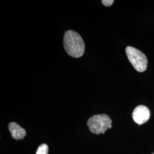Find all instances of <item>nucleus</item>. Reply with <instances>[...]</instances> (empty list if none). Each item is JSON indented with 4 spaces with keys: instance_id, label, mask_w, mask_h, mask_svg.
<instances>
[{
    "instance_id": "f257e3e1",
    "label": "nucleus",
    "mask_w": 154,
    "mask_h": 154,
    "mask_svg": "<svg viewBox=\"0 0 154 154\" xmlns=\"http://www.w3.org/2000/svg\"><path fill=\"white\" fill-rule=\"evenodd\" d=\"M63 46L66 53L72 57L80 58L84 54L85 42L80 34L75 31L66 32L63 37Z\"/></svg>"
},
{
    "instance_id": "f03ea898",
    "label": "nucleus",
    "mask_w": 154,
    "mask_h": 154,
    "mask_svg": "<svg viewBox=\"0 0 154 154\" xmlns=\"http://www.w3.org/2000/svg\"><path fill=\"white\" fill-rule=\"evenodd\" d=\"M112 121L106 114H99L91 116L88 122L90 131L95 134H104L107 129L112 127Z\"/></svg>"
},
{
    "instance_id": "7ed1b4c3",
    "label": "nucleus",
    "mask_w": 154,
    "mask_h": 154,
    "mask_svg": "<svg viewBox=\"0 0 154 154\" xmlns=\"http://www.w3.org/2000/svg\"><path fill=\"white\" fill-rule=\"evenodd\" d=\"M126 53L128 60L137 72H143L147 69V59L142 51L131 46H127Z\"/></svg>"
},
{
    "instance_id": "20e7f679",
    "label": "nucleus",
    "mask_w": 154,
    "mask_h": 154,
    "mask_svg": "<svg viewBox=\"0 0 154 154\" xmlns=\"http://www.w3.org/2000/svg\"><path fill=\"white\" fill-rule=\"evenodd\" d=\"M150 112L149 109L143 105L137 106L132 112V118L135 123L141 125L149 119Z\"/></svg>"
},
{
    "instance_id": "39448f33",
    "label": "nucleus",
    "mask_w": 154,
    "mask_h": 154,
    "mask_svg": "<svg viewBox=\"0 0 154 154\" xmlns=\"http://www.w3.org/2000/svg\"><path fill=\"white\" fill-rule=\"evenodd\" d=\"M8 128L12 138L16 140L22 139L26 135V130L15 122L10 123Z\"/></svg>"
},
{
    "instance_id": "423d86ee",
    "label": "nucleus",
    "mask_w": 154,
    "mask_h": 154,
    "mask_svg": "<svg viewBox=\"0 0 154 154\" xmlns=\"http://www.w3.org/2000/svg\"><path fill=\"white\" fill-rule=\"evenodd\" d=\"M49 147L47 144H42L38 147L35 154H48Z\"/></svg>"
},
{
    "instance_id": "0eeeda50",
    "label": "nucleus",
    "mask_w": 154,
    "mask_h": 154,
    "mask_svg": "<svg viewBox=\"0 0 154 154\" xmlns=\"http://www.w3.org/2000/svg\"><path fill=\"white\" fill-rule=\"evenodd\" d=\"M114 1L113 0H103V1H102V4L106 6H110L112 5L114 3Z\"/></svg>"
},
{
    "instance_id": "6e6552de",
    "label": "nucleus",
    "mask_w": 154,
    "mask_h": 154,
    "mask_svg": "<svg viewBox=\"0 0 154 154\" xmlns=\"http://www.w3.org/2000/svg\"><path fill=\"white\" fill-rule=\"evenodd\" d=\"M154 154V153H153V154Z\"/></svg>"
}]
</instances>
